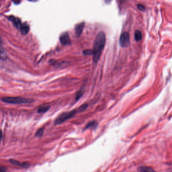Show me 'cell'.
<instances>
[{
	"mask_svg": "<svg viewBox=\"0 0 172 172\" xmlns=\"http://www.w3.org/2000/svg\"><path fill=\"white\" fill-rule=\"evenodd\" d=\"M106 41L105 33L103 31H101L96 36L94 43L93 49L92 50L93 61L94 63H97L100 60L105 46Z\"/></svg>",
	"mask_w": 172,
	"mask_h": 172,
	"instance_id": "obj_1",
	"label": "cell"
},
{
	"mask_svg": "<svg viewBox=\"0 0 172 172\" xmlns=\"http://www.w3.org/2000/svg\"><path fill=\"white\" fill-rule=\"evenodd\" d=\"M88 105L84 104L80 106L77 109H75L70 112H67L63 113L56 119L55 124V125H59L62 124V123L64 122L65 121L68 120L69 119L71 118L74 116L75 115L79 112H83V111L87 108Z\"/></svg>",
	"mask_w": 172,
	"mask_h": 172,
	"instance_id": "obj_2",
	"label": "cell"
},
{
	"mask_svg": "<svg viewBox=\"0 0 172 172\" xmlns=\"http://www.w3.org/2000/svg\"><path fill=\"white\" fill-rule=\"evenodd\" d=\"M2 101L5 103L13 104H29L34 102L31 98L22 97H4L2 98Z\"/></svg>",
	"mask_w": 172,
	"mask_h": 172,
	"instance_id": "obj_3",
	"label": "cell"
},
{
	"mask_svg": "<svg viewBox=\"0 0 172 172\" xmlns=\"http://www.w3.org/2000/svg\"><path fill=\"white\" fill-rule=\"evenodd\" d=\"M119 42L123 47H127L130 45V35L128 32H124L121 34Z\"/></svg>",
	"mask_w": 172,
	"mask_h": 172,
	"instance_id": "obj_4",
	"label": "cell"
},
{
	"mask_svg": "<svg viewBox=\"0 0 172 172\" xmlns=\"http://www.w3.org/2000/svg\"><path fill=\"white\" fill-rule=\"evenodd\" d=\"M60 41L61 44L64 46L70 45L71 44L70 37L69 36V33L67 32H64L61 35L60 37Z\"/></svg>",
	"mask_w": 172,
	"mask_h": 172,
	"instance_id": "obj_5",
	"label": "cell"
},
{
	"mask_svg": "<svg viewBox=\"0 0 172 172\" xmlns=\"http://www.w3.org/2000/svg\"><path fill=\"white\" fill-rule=\"evenodd\" d=\"M8 19L12 22L13 24L16 28L17 29L20 28V27L22 24L21 20L20 19L14 16H11L9 17Z\"/></svg>",
	"mask_w": 172,
	"mask_h": 172,
	"instance_id": "obj_6",
	"label": "cell"
},
{
	"mask_svg": "<svg viewBox=\"0 0 172 172\" xmlns=\"http://www.w3.org/2000/svg\"><path fill=\"white\" fill-rule=\"evenodd\" d=\"M85 26V22H82L77 24L75 26V32L78 36H80L83 32V29Z\"/></svg>",
	"mask_w": 172,
	"mask_h": 172,
	"instance_id": "obj_7",
	"label": "cell"
},
{
	"mask_svg": "<svg viewBox=\"0 0 172 172\" xmlns=\"http://www.w3.org/2000/svg\"><path fill=\"white\" fill-rule=\"evenodd\" d=\"M19 29L20 30L21 33L23 35H26V34H27V33H28L29 31V25L26 22L22 23Z\"/></svg>",
	"mask_w": 172,
	"mask_h": 172,
	"instance_id": "obj_8",
	"label": "cell"
},
{
	"mask_svg": "<svg viewBox=\"0 0 172 172\" xmlns=\"http://www.w3.org/2000/svg\"><path fill=\"white\" fill-rule=\"evenodd\" d=\"M98 123L96 121H91L86 125L84 130H86L87 129H93L94 130H95V129L98 127Z\"/></svg>",
	"mask_w": 172,
	"mask_h": 172,
	"instance_id": "obj_9",
	"label": "cell"
},
{
	"mask_svg": "<svg viewBox=\"0 0 172 172\" xmlns=\"http://www.w3.org/2000/svg\"><path fill=\"white\" fill-rule=\"evenodd\" d=\"M138 170L140 172H156L152 168L147 166H140Z\"/></svg>",
	"mask_w": 172,
	"mask_h": 172,
	"instance_id": "obj_10",
	"label": "cell"
},
{
	"mask_svg": "<svg viewBox=\"0 0 172 172\" xmlns=\"http://www.w3.org/2000/svg\"><path fill=\"white\" fill-rule=\"evenodd\" d=\"M50 109V106L48 104H45L40 106L38 109V113H45L47 112Z\"/></svg>",
	"mask_w": 172,
	"mask_h": 172,
	"instance_id": "obj_11",
	"label": "cell"
},
{
	"mask_svg": "<svg viewBox=\"0 0 172 172\" xmlns=\"http://www.w3.org/2000/svg\"><path fill=\"white\" fill-rule=\"evenodd\" d=\"M1 40H0V59L3 60H5L7 58V56L6 52L1 46Z\"/></svg>",
	"mask_w": 172,
	"mask_h": 172,
	"instance_id": "obj_12",
	"label": "cell"
},
{
	"mask_svg": "<svg viewBox=\"0 0 172 172\" xmlns=\"http://www.w3.org/2000/svg\"><path fill=\"white\" fill-rule=\"evenodd\" d=\"M134 38L135 40L136 41H139L141 40L142 38V33L141 31L139 30H137L135 31L134 33Z\"/></svg>",
	"mask_w": 172,
	"mask_h": 172,
	"instance_id": "obj_13",
	"label": "cell"
},
{
	"mask_svg": "<svg viewBox=\"0 0 172 172\" xmlns=\"http://www.w3.org/2000/svg\"><path fill=\"white\" fill-rule=\"evenodd\" d=\"M9 162H10L11 164H12V165H15V166L22 167V163H19L18 161H17L16 160H14V159H10V160H9Z\"/></svg>",
	"mask_w": 172,
	"mask_h": 172,
	"instance_id": "obj_14",
	"label": "cell"
},
{
	"mask_svg": "<svg viewBox=\"0 0 172 172\" xmlns=\"http://www.w3.org/2000/svg\"><path fill=\"white\" fill-rule=\"evenodd\" d=\"M83 94H84L83 89H81L79 91H78L77 93H76V101L79 100L81 98V96L83 95Z\"/></svg>",
	"mask_w": 172,
	"mask_h": 172,
	"instance_id": "obj_15",
	"label": "cell"
},
{
	"mask_svg": "<svg viewBox=\"0 0 172 172\" xmlns=\"http://www.w3.org/2000/svg\"><path fill=\"white\" fill-rule=\"evenodd\" d=\"M93 54V51L91 49H88V50H85L83 51V54H84L85 56H89Z\"/></svg>",
	"mask_w": 172,
	"mask_h": 172,
	"instance_id": "obj_16",
	"label": "cell"
},
{
	"mask_svg": "<svg viewBox=\"0 0 172 172\" xmlns=\"http://www.w3.org/2000/svg\"><path fill=\"white\" fill-rule=\"evenodd\" d=\"M44 133V128H40L37 131L36 134H35V136H37V137H41L42 134Z\"/></svg>",
	"mask_w": 172,
	"mask_h": 172,
	"instance_id": "obj_17",
	"label": "cell"
},
{
	"mask_svg": "<svg viewBox=\"0 0 172 172\" xmlns=\"http://www.w3.org/2000/svg\"><path fill=\"white\" fill-rule=\"evenodd\" d=\"M137 8L139 9V10L141 11H144L146 9L145 7L143 5L141 4H139L137 5Z\"/></svg>",
	"mask_w": 172,
	"mask_h": 172,
	"instance_id": "obj_18",
	"label": "cell"
},
{
	"mask_svg": "<svg viewBox=\"0 0 172 172\" xmlns=\"http://www.w3.org/2000/svg\"><path fill=\"white\" fill-rule=\"evenodd\" d=\"M7 169L4 166H0V172H6Z\"/></svg>",
	"mask_w": 172,
	"mask_h": 172,
	"instance_id": "obj_19",
	"label": "cell"
},
{
	"mask_svg": "<svg viewBox=\"0 0 172 172\" xmlns=\"http://www.w3.org/2000/svg\"><path fill=\"white\" fill-rule=\"evenodd\" d=\"M3 138V133L1 131H0V142L2 140V139Z\"/></svg>",
	"mask_w": 172,
	"mask_h": 172,
	"instance_id": "obj_20",
	"label": "cell"
}]
</instances>
